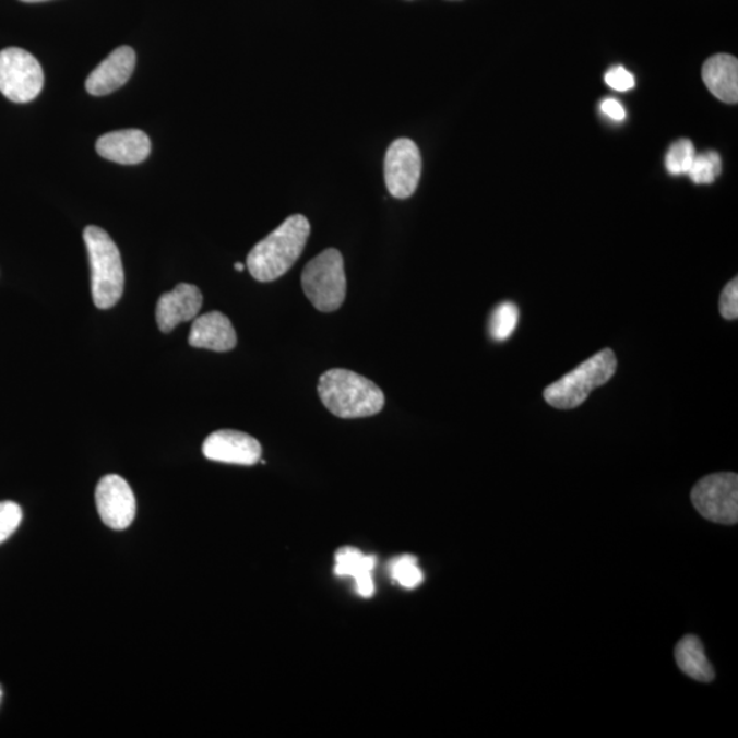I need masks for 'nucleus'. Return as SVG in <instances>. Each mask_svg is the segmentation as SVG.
<instances>
[{
    "label": "nucleus",
    "mask_w": 738,
    "mask_h": 738,
    "mask_svg": "<svg viewBox=\"0 0 738 738\" xmlns=\"http://www.w3.org/2000/svg\"><path fill=\"white\" fill-rule=\"evenodd\" d=\"M311 225L303 215H291L264 240L257 243L247 258V267L254 279L273 282L284 276L300 259Z\"/></svg>",
    "instance_id": "nucleus-1"
},
{
    "label": "nucleus",
    "mask_w": 738,
    "mask_h": 738,
    "mask_svg": "<svg viewBox=\"0 0 738 738\" xmlns=\"http://www.w3.org/2000/svg\"><path fill=\"white\" fill-rule=\"evenodd\" d=\"M322 404L340 419H362L382 412L384 394L368 378L344 368H333L319 379Z\"/></svg>",
    "instance_id": "nucleus-2"
},
{
    "label": "nucleus",
    "mask_w": 738,
    "mask_h": 738,
    "mask_svg": "<svg viewBox=\"0 0 738 738\" xmlns=\"http://www.w3.org/2000/svg\"><path fill=\"white\" fill-rule=\"evenodd\" d=\"M84 241L91 263L92 298L97 308H112L123 295L121 253L108 233L97 226L86 227Z\"/></svg>",
    "instance_id": "nucleus-3"
},
{
    "label": "nucleus",
    "mask_w": 738,
    "mask_h": 738,
    "mask_svg": "<svg viewBox=\"0 0 738 738\" xmlns=\"http://www.w3.org/2000/svg\"><path fill=\"white\" fill-rule=\"evenodd\" d=\"M615 352L605 349L580 364L568 376L558 379L545 390V400L557 409H574L585 403L596 388L604 386L615 377Z\"/></svg>",
    "instance_id": "nucleus-4"
},
{
    "label": "nucleus",
    "mask_w": 738,
    "mask_h": 738,
    "mask_svg": "<svg viewBox=\"0 0 738 738\" xmlns=\"http://www.w3.org/2000/svg\"><path fill=\"white\" fill-rule=\"evenodd\" d=\"M301 286L308 300L320 312H334L346 297L345 263L342 253L334 248L325 249L306 265Z\"/></svg>",
    "instance_id": "nucleus-5"
},
{
    "label": "nucleus",
    "mask_w": 738,
    "mask_h": 738,
    "mask_svg": "<svg viewBox=\"0 0 738 738\" xmlns=\"http://www.w3.org/2000/svg\"><path fill=\"white\" fill-rule=\"evenodd\" d=\"M45 73L39 61L23 48L0 51V92L14 103H29L40 95Z\"/></svg>",
    "instance_id": "nucleus-6"
},
{
    "label": "nucleus",
    "mask_w": 738,
    "mask_h": 738,
    "mask_svg": "<svg viewBox=\"0 0 738 738\" xmlns=\"http://www.w3.org/2000/svg\"><path fill=\"white\" fill-rule=\"evenodd\" d=\"M693 507L704 519L733 525L738 521V476L714 474L703 477L692 490Z\"/></svg>",
    "instance_id": "nucleus-7"
},
{
    "label": "nucleus",
    "mask_w": 738,
    "mask_h": 738,
    "mask_svg": "<svg viewBox=\"0 0 738 738\" xmlns=\"http://www.w3.org/2000/svg\"><path fill=\"white\" fill-rule=\"evenodd\" d=\"M421 154L409 139L395 140L384 157V181L388 191L395 199H408L419 187L421 177Z\"/></svg>",
    "instance_id": "nucleus-8"
},
{
    "label": "nucleus",
    "mask_w": 738,
    "mask_h": 738,
    "mask_svg": "<svg viewBox=\"0 0 738 738\" xmlns=\"http://www.w3.org/2000/svg\"><path fill=\"white\" fill-rule=\"evenodd\" d=\"M96 507L103 523L111 529L122 531L132 525L135 517V497L132 487L123 477L107 475L96 487Z\"/></svg>",
    "instance_id": "nucleus-9"
},
{
    "label": "nucleus",
    "mask_w": 738,
    "mask_h": 738,
    "mask_svg": "<svg viewBox=\"0 0 738 738\" xmlns=\"http://www.w3.org/2000/svg\"><path fill=\"white\" fill-rule=\"evenodd\" d=\"M203 454L216 463L249 466L262 460V444L246 432L221 430L205 439Z\"/></svg>",
    "instance_id": "nucleus-10"
},
{
    "label": "nucleus",
    "mask_w": 738,
    "mask_h": 738,
    "mask_svg": "<svg viewBox=\"0 0 738 738\" xmlns=\"http://www.w3.org/2000/svg\"><path fill=\"white\" fill-rule=\"evenodd\" d=\"M203 307V295L198 286L179 284L157 301L156 322L163 333H170L179 323L198 317Z\"/></svg>",
    "instance_id": "nucleus-11"
},
{
    "label": "nucleus",
    "mask_w": 738,
    "mask_h": 738,
    "mask_svg": "<svg viewBox=\"0 0 738 738\" xmlns=\"http://www.w3.org/2000/svg\"><path fill=\"white\" fill-rule=\"evenodd\" d=\"M135 68V52L132 47H119L86 79L85 88L94 96L110 95L132 78Z\"/></svg>",
    "instance_id": "nucleus-12"
},
{
    "label": "nucleus",
    "mask_w": 738,
    "mask_h": 738,
    "mask_svg": "<svg viewBox=\"0 0 738 738\" xmlns=\"http://www.w3.org/2000/svg\"><path fill=\"white\" fill-rule=\"evenodd\" d=\"M102 157L119 165H139L151 154V140L143 130L127 129L103 134L96 143Z\"/></svg>",
    "instance_id": "nucleus-13"
},
{
    "label": "nucleus",
    "mask_w": 738,
    "mask_h": 738,
    "mask_svg": "<svg viewBox=\"0 0 738 738\" xmlns=\"http://www.w3.org/2000/svg\"><path fill=\"white\" fill-rule=\"evenodd\" d=\"M189 345L198 349L229 352L237 345V333L226 314L209 312L194 318Z\"/></svg>",
    "instance_id": "nucleus-14"
},
{
    "label": "nucleus",
    "mask_w": 738,
    "mask_h": 738,
    "mask_svg": "<svg viewBox=\"0 0 738 738\" xmlns=\"http://www.w3.org/2000/svg\"><path fill=\"white\" fill-rule=\"evenodd\" d=\"M703 81L711 94L729 105L738 102V61L737 58L718 53L705 61Z\"/></svg>",
    "instance_id": "nucleus-15"
},
{
    "label": "nucleus",
    "mask_w": 738,
    "mask_h": 738,
    "mask_svg": "<svg viewBox=\"0 0 738 738\" xmlns=\"http://www.w3.org/2000/svg\"><path fill=\"white\" fill-rule=\"evenodd\" d=\"M376 563V557L364 556L355 547H342L335 554L334 572L340 578L355 579L358 595L368 599L376 594V584L372 579Z\"/></svg>",
    "instance_id": "nucleus-16"
},
{
    "label": "nucleus",
    "mask_w": 738,
    "mask_h": 738,
    "mask_svg": "<svg viewBox=\"0 0 738 738\" xmlns=\"http://www.w3.org/2000/svg\"><path fill=\"white\" fill-rule=\"evenodd\" d=\"M676 662L682 672L688 677L700 682H711L714 680V670L711 666L707 655L704 653L703 644L697 636L688 634L676 647Z\"/></svg>",
    "instance_id": "nucleus-17"
},
{
    "label": "nucleus",
    "mask_w": 738,
    "mask_h": 738,
    "mask_svg": "<svg viewBox=\"0 0 738 738\" xmlns=\"http://www.w3.org/2000/svg\"><path fill=\"white\" fill-rule=\"evenodd\" d=\"M519 308L513 302H502L493 309L490 319V335L493 341L502 342L512 336L519 323Z\"/></svg>",
    "instance_id": "nucleus-18"
},
{
    "label": "nucleus",
    "mask_w": 738,
    "mask_h": 738,
    "mask_svg": "<svg viewBox=\"0 0 738 738\" xmlns=\"http://www.w3.org/2000/svg\"><path fill=\"white\" fill-rule=\"evenodd\" d=\"M722 171L721 156L714 151L694 156L687 176L698 184L713 183Z\"/></svg>",
    "instance_id": "nucleus-19"
},
{
    "label": "nucleus",
    "mask_w": 738,
    "mask_h": 738,
    "mask_svg": "<svg viewBox=\"0 0 738 738\" xmlns=\"http://www.w3.org/2000/svg\"><path fill=\"white\" fill-rule=\"evenodd\" d=\"M694 156H697V151H694L692 141L687 139L676 141L666 155L667 171H669L671 176H683V174H688Z\"/></svg>",
    "instance_id": "nucleus-20"
},
{
    "label": "nucleus",
    "mask_w": 738,
    "mask_h": 738,
    "mask_svg": "<svg viewBox=\"0 0 738 738\" xmlns=\"http://www.w3.org/2000/svg\"><path fill=\"white\" fill-rule=\"evenodd\" d=\"M392 576L401 587L415 590L425 582V574L417 566V558L414 556H403L392 563Z\"/></svg>",
    "instance_id": "nucleus-21"
},
{
    "label": "nucleus",
    "mask_w": 738,
    "mask_h": 738,
    "mask_svg": "<svg viewBox=\"0 0 738 738\" xmlns=\"http://www.w3.org/2000/svg\"><path fill=\"white\" fill-rule=\"evenodd\" d=\"M23 521V509L12 501L0 502V545L19 529Z\"/></svg>",
    "instance_id": "nucleus-22"
},
{
    "label": "nucleus",
    "mask_w": 738,
    "mask_h": 738,
    "mask_svg": "<svg viewBox=\"0 0 738 738\" xmlns=\"http://www.w3.org/2000/svg\"><path fill=\"white\" fill-rule=\"evenodd\" d=\"M719 312L727 320L738 318V279L735 278L722 290Z\"/></svg>",
    "instance_id": "nucleus-23"
},
{
    "label": "nucleus",
    "mask_w": 738,
    "mask_h": 738,
    "mask_svg": "<svg viewBox=\"0 0 738 738\" xmlns=\"http://www.w3.org/2000/svg\"><path fill=\"white\" fill-rule=\"evenodd\" d=\"M606 84L617 92H628L634 88V78L626 68L616 67L605 75Z\"/></svg>",
    "instance_id": "nucleus-24"
},
{
    "label": "nucleus",
    "mask_w": 738,
    "mask_h": 738,
    "mask_svg": "<svg viewBox=\"0 0 738 738\" xmlns=\"http://www.w3.org/2000/svg\"><path fill=\"white\" fill-rule=\"evenodd\" d=\"M602 112L612 121L621 122L627 117L626 108L616 99H606L600 105Z\"/></svg>",
    "instance_id": "nucleus-25"
},
{
    "label": "nucleus",
    "mask_w": 738,
    "mask_h": 738,
    "mask_svg": "<svg viewBox=\"0 0 738 738\" xmlns=\"http://www.w3.org/2000/svg\"><path fill=\"white\" fill-rule=\"evenodd\" d=\"M235 269H236L237 271H240V273H242V271L246 270V264H242V263H236V264H235Z\"/></svg>",
    "instance_id": "nucleus-26"
},
{
    "label": "nucleus",
    "mask_w": 738,
    "mask_h": 738,
    "mask_svg": "<svg viewBox=\"0 0 738 738\" xmlns=\"http://www.w3.org/2000/svg\"><path fill=\"white\" fill-rule=\"evenodd\" d=\"M21 2L37 3V2H47V0H21Z\"/></svg>",
    "instance_id": "nucleus-27"
},
{
    "label": "nucleus",
    "mask_w": 738,
    "mask_h": 738,
    "mask_svg": "<svg viewBox=\"0 0 738 738\" xmlns=\"http://www.w3.org/2000/svg\"><path fill=\"white\" fill-rule=\"evenodd\" d=\"M2 698H3V688L2 686H0V700H2Z\"/></svg>",
    "instance_id": "nucleus-28"
}]
</instances>
